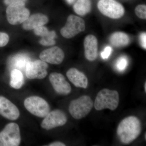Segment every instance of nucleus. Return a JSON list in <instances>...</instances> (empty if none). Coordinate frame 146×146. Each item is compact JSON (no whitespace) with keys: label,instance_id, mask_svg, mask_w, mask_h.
Segmentation results:
<instances>
[{"label":"nucleus","instance_id":"f257e3e1","mask_svg":"<svg viewBox=\"0 0 146 146\" xmlns=\"http://www.w3.org/2000/svg\"><path fill=\"white\" fill-rule=\"evenodd\" d=\"M142 131L141 121L137 117L129 116L121 121L117 129V135L124 144H129L136 140Z\"/></svg>","mask_w":146,"mask_h":146},{"label":"nucleus","instance_id":"f03ea898","mask_svg":"<svg viewBox=\"0 0 146 146\" xmlns=\"http://www.w3.org/2000/svg\"><path fill=\"white\" fill-rule=\"evenodd\" d=\"M119 102V97L117 91L104 89L97 94L94 106L98 111L106 108L114 111L118 107Z\"/></svg>","mask_w":146,"mask_h":146},{"label":"nucleus","instance_id":"7ed1b4c3","mask_svg":"<svg viewBox=\"0 0 146 146\" xmlns=\"http://www.w3.org/2000/svg\"><path fill=\"white\" fill-rule=\"evenodd\" d=\"M94 106V102L90 97L83 96L71 102L69 111L73 118L80 119L88 115Z\"/></svg>","mask_w":146,"mask_h":146},{"label":"nucleus","instance_id":"20e7f679","mask_svg":"<svg viewBox=\"0 0 146 146\" xmlns=\"http://www.w3.org/2000/svg\"><path fill=\"white\" fill-rule=\"evenodd\" d=\"M7 21L11 25L23 23L30 16L29 10L25 7V2L11 4L6 9Z\"/></svg>","mask_w":146,"mask_h":146},{"label":"nucleus","instance_id":"39448f33","mask_svg":"<svg viewBox=\"0 0 146 146\" xmlns=\"http://www.w3.org/2000/svg\"><path fill=\"white\" fill-rule=\"evenodd\" d=\"M21 142L20 128L16 123H9L0 132V146H18Z\"/></svg>","mask_w":146,"mask_h":146},{"label":"nucleus","instance_id":"423d86ee","mask_svg":"<svg viewBox=\"0 0 146 146\" xmlns=\"http://www.w3.org/2000/svg\"><path fill=\"white\" fill-rule=\"evenodd\" d=\"M24 104L29 112L39 117H45L50 110L49 105L44 99L36 96L27 98Z\"/></svg>","mask_w":146,"mask_h":146},{"label":"nucleus","instance_id":"0eeeda50","mask_svg":"<svg viewBox=\"0 0 146 146\" xmlns=\"http://www.w3.org/2000/svg\"><path fill=\"white\" fill-rule=\"evenodd\" d=\"M85 29V22L82 18L70 15L68 16L65 26L60 30V34L65 38L70 39L84 31Z\"/></svg>","mask_w":146,"mask_h":146},{"label":"nucleus","instance_id":"6e6552de","mask_svg":"<svg viewBox=\"0 0 146 146\" xmlns=\"http://www.w3.org/2000/svg\"><path fill=\"white\" fill-rule=\"evenodd\" d=\"M98 7L102 14L112 19L121 18L125 13L123 7L115 0H100Z\"/></svg>","mask_w":146,"mask_h":146},{"label":"nucleus","instance_id":"1a4fd4ad","mask_svg":"<svg viewBox=\"0 0 146 146\" xmlns=\"http://www.w3.org/2000/svg\"><path fill=\"white\" fill-rule=\"evenodd\" d=\"M67 121V117L63 111L56 109L49 112L41 123L42 128L49 130L64 125Z\"/></svg>","mask_w":146,"mask_h":146},{"label":"nucleus","instance_id":"9d476101","mask_svg":"<svg viewBox=\"0 0 146 146\" xmlns=\"http://www.w3.org/2000/svg\"><path fill=\"white\" fill-rule=\"evenodd\" d=\"M48 67L47 63L42 60L29 61L26 66V76L30 79H42L48 74Z\"/></svg>","mask_w":146,"mask_h":146},{"label":"nucleus","instance_id":"9b49d317","mask_svg":"<svg viewBox=\"0 0 146 146\" xmlns=\"http://www.w3.org/2000/svg\"><path fill=\"white\" fill-rule=\"evenodd\" d=\"M49 78L53 88L58 94L66 96L71 93L72 88L70 85L62 74L52 73L50 75Z\"/></svg>","mask_w":146,"mask_h":146},{"label":"nucleus","instance_id":"f8f14e48","mask_svg":"<svg viewBox=\"0 0 146 146\" xmlns=\"http://www.w3.org/2000/svg\"><path fill=\"white\" fill-rule=\"evenodd\" d=\"M65 54L63 50L59 47L55 46L42 51L39 55L41 60L54 65H59L63 62Z\"/></svg>","mask_w":146,"mask_h":146},{"label":"nucleus","instance_id":"ddd939ff","mask_svg":"<svg viewBox=\"0 0 146 146\" xmlns=\"http://www.w3.org/2000/svg\"><path fill=\"white\" fill-rule=\"evenodd\" d=\"M0 115L12 121L17 120L20 113L18 108L10 101L0 96Z\"/></svg>","mask_w":146,"mask_h":146},{"label":"nucleus","instance_id":"4468645a","mask_svg":"<svg viewBox=\"0 0 146 146\" xmlns=\"http://www.w3.org/2000/svg\"><path fill=\"white\" fill-rule=\"evenodd\" d=\"M84 54L87 60L92 61L98 56V42L96 37L92 35L85 37L84 42Z\"/></svg>","mask_w":146,"mask_h":146},{"label":"nucleus","instance_id":"2eb2a0df","mask_svg":"<svg viewBox=\"0 0 146 146\" xmlns=\"http://www.w3.org/2000/svg\"><path fill=\"white\" fill-rule=\"evenodd\" d=\"M48 17L41 13H35L23 23V28L27 31L32 30L38 27L42 26L48 22Z\"/></svg>","mask_w":146,"mask_h":146},{"label":"nucleus","instance_id":"dca6fc26","mask_svg":"<svg viewBox=\"0 0 146 146\" xmlns=\"http://www.w3.org/2000/svg\"><path fill=\"white\" fill-rule=\"evenodd\" d=\"M66 75L68 79L77 87L86 89L88 85V80L85 75L75 68L68 70Z\"/></svg>","mask_w":146,"mask_h":146},{"label":"nucleus","instance_id":"f3484780","mask_svg":"<svg viewBox=\"0 0 146 146\" xmlns=\"http://www.w3.org/2000/svg\"><path fill=\"white\" fill-rule=\"evenodd\" d=\"M33 30L35 34L42 37L39 42L41 44L44 46H51L55 44L54 39L56 37V34L55 31H49L47 28L43 26L36 27Z\"/></svg>","mask_w":146,"mask_h":146},{"label":"nucleus","instance_id":"a211bd4d","mask_svg":"<svg viewBox=\"0 0 146 146\" xmlns=\"http://www.w3.org/2000/svg\"><path fill=\"white\" fill-rule=\"evenodd\" d=\"M111 44L117 48L125 46L129 44L130 39L127 34L121 32H117L111 35L109 38Z\"/></svg>","mask_w":146,"mask_h":146},{"label":"nucleus","instance_id":"6ab92c4d","mask_svg":"<svg viewBox=\"0 0 146 146\" xmlns=\"http://www.w3.org/2000/svg\"><path fill=\"white\" fill-rule=\"evenodd\" d=\"M74 10L77 14L84 16L90 12L91 8L90 0H78L74 5Z\"/></svg>","mask_w":146,"mask_h":146},{"label":"nucleus","instance_id":"aec40b11","mask_svg":"<svg viewBox=\"0 0 146 146\" xmlns=\"http://www.w3.org/2000/svg\"><path fill=\"white\" fill-rule=\"evenodd\" d=\"M10 85L14 89H21L24 84V77L23 73L18 69H13L11 72Z\"/></svg>","mask_w":146,"mask_h":146},{"label":"nucleus","instance_id":"412c9836","mask_svg":"<svg viewBox=\"0 0 146 146\" xmlns=\"http://www.w3.org/2000/svg\"><path fill=\"white\" fill-rule=\"evenodd\" d=\"M128 60L127 58L124 56H121L118 58L116 63V68L120 72L123 71L127 67Z\"/></svg>","mask_w":146,"mask_h":146},{"label":"nucleus","instance_id":"4be33fe9","mask_svg":"<svg viewBox=\"0 0 146 146\" xmlns=\"http://www.w3.org/2000/svg\"><path fill=\"white\" fill-rule=\"evenodd\" d=\"M136 16L142 19H146V6L145 5H140L137 6L135 9Z\"/></svg>","mask_w":146,"mask_h":146},{"label":"nucleus","instance_id":"5701e85b","mask_svg":"<svg viewBox=\"0 0 146 146\" xmlns=\"http://www.w3.org/2000/svg\"><path fill=\"white\" fill-rule=\"evenodd\" d=\"M9 36L6 33L0 32V47L5 46L9 41Z\"/></svg>","mask_w":146,"mask_h":146},{"label":"nucleus","instance_id":"b1692460","mask_svg":"<svg viewBox=\"0 0 146 146\" xmlns=\"http://www.w3.org/2000/svg\"><path fill=\"white\" fill-rule=\"evenodd\" d=\"M112 49L110 46H107L105 48L104 50L102 52V57L104 59H107L112 52Z\"/></svg>","mask_w":146,"mask_h":146},{"label":"nucleus","instance_id":"393cba45","mask_svg":"<svg viewBox=\"0 0 146 146\" xmlns=\"http://www.w3.org/2000/svg\"><path fill=\"white\" fill-rule=\"evenodd\" d=\"M140 43L141 46L144 49H146V32L143 33L140 35Z\"/></svg>","mask_w":146,"mask_h":146},{"label":"nucleus","instance_id":"a878e982","mask_svg":"<svg viewBox=\"0 0 146 146\" xmlns=\"http://www.w3.org/2000/svg\"><path fill=\"white\" fill-rule=\"evenodd\" d=\"M27 0H4V2L6 5H9L11 4L18 2H25Z\"/></svg>","mask_w":146,"mask_h":146},{"label":"nucleus","instance_id":"bb28decb","mask_svg":"<svg viewBox=\"0 0 146 146\" xmlns=\"http://www.w3.org/2000/svg\"><path fill=\"white\" fill-rule=\"evenodd\" d=\"M66 145L65 144L61 142H59V141H56V142H53L51 143L48 145L50 146H65Z\"/></svg>","mask_w":146,"mask_h":146},{"label":"nucleus","instance_id":"cd10ccee","mask_svg":"<svg viewBox=\"0 0 146 146\" xmlns=\"http://www.w3.org/2000/svg\"><path fill=\"white\" fill-rule=\"evenodd\" d=\"M66 1H67V2H68V3L71 4H72V3H74L75 0H66Z\"/></svg>","mask_w":146,"mask_h":146},{"label":"nucleus","instance_id":"c85d7f7f","mask_svg":"<svg viewBox=\"0 0 146 146\" xmlns=\"http://www.w3.org/2000/svg\"><path fill=\"white\" fill-rule=\"evenodd\" d=\"M144 89H145V92H146V82H145L144 84Z\"/></svg>","mask_w":146,"mask_h":146},{"label":"nucleus","instance_id":"c756f323","mask_svg":"<svg viewBox=\"0 0 146 146\" xmlns=\"http://www.w3.org/2000/svg\"><path fill=\"white\" fill-rule=\"evenodd\" d=\"M145 139H146V133H145Z\"/></svg>","mask_w":146,"mask_h":146}]
</instances>
